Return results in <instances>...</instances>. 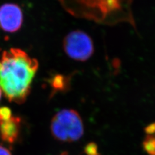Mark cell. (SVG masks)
<instances>
[{
    "label": "cell",
    "instance_id": "obj_1",
    "mask_svg": "<svg viewBox=\"0 0 155 155\" xmlns=\"http://www.w3.org/2000/svg\"><path fill=\"white\" fill-rule=\"evenodd\" d=\"M39 62L19 48L4 51L0 58V87L11 102L23 104L30 94Z\"/></svg>",
    "mask_w": 155,
    "mask_h": 155
},
{
    "label": "cell",
    "instance_id": "obj_2",
    "mask_svg": "<svg viewBox=\"0 0 155 155\" xmlns=\"http://www.w3.org/2000/svg\"><path fill=\"white\" fill-rule=\"evenodd\" d=\"M65 11L79 19L104 25L133 21L129 0H58Z\"/></svg>",
    "mask_w": 155,
    "mask_h": 155
},
{
    "label": "cell",
    "instance_id": "obj_3",
    "mask_svg": "<svg viewBox=\"0 0 155 155\" xmlns=\"http://www.w3.org/2000/svg\"><path fill=\"white\" fill-rule=\"evenodd\" d=\"M51 130L53 137L58 141L76 142L84 134L83 121L75 110L62 109L53 116Z\"/></svg>",
    "mask_w": 155,
    "mask_h": 155
},
{
    "label": "cell",
    "instance_id": "obj_4",
    "mask_svg": "<svg viewBox=\"0 0 155 155\" xmlns=\"http://www.w3.org/2000/svg\"><path fill=\"white\" fill-rule=\"evenodd\" d=\"M63 48L68 57L78 61L88 60L94 53L93 40L88 34L80 30L67 34L63 41Z\"/></svg>",
    "mask_w": 155,
    "mask_h": 155
},
{
    "label": "cell",
    "instance_id": "obj_5",
    "mask_svg": "<svg viewBox=\"0 0 155 155\" xmlns=\"http://www.w3.org/2000/svg\"><path fill=\"white\" fill-rule=\"evenodd\" d=\"M23 13L18 5L5 3L0 6V29L8 33L16 32L21 29Z\"/></svg>",
    "mask_w": 155,
    "mask_h": 155
},
{
    "label": "cell",
    "instance_id": "obj_6",
    "mask_svg": "<svg viewBox=\"0 0 155 155\" xmlns=\"http://www.w3.org/2000/svg\"><path fill=\"white\" fill-rule=\"evenodd\" d=\"M21 122L20 118L14 116L11 119L0 122V138L3 141L11 144L16 142L20 134Z\"/></svg>",
    "mask_w": 155,
    "mask_h": 155
},
{
    "label": "cell",
    "instance_id": "obj_7",
    "mask_svg": "<svg viewBox=\"0 0 155 155\" xmlns=\"http://www.w3.org/2000/svg\"><path fill=\"white\" fill-rule=\"evenodd\" d=\"M143 147L149 155H155V135L147 134L145 137L143 143Z\"/></svg>",
    "mask_w": 155,
    "mask_h": 155
},
{
    "label": "cell",
    "instance_id": "obj_8",
    "mask_svg": "<svg viewBox=\"0 0 155 155\" xmlns=\"http://www.w3.org/2000/svg\"><path fill=\"white\" fill-rule=\"evenodd\" d=\"M51 85L56 91H63L67 87V81L64 76L56 75L51 80Z\"/></svg>",
    "mask_w": 155,
    "mask_h": 155
},
{
    "label": "cell",
    "instance_id": "obj_9",
    "mask_svg": "<svg viewBox=\"0 0 155 155\" xmlns=\"http://www.w3.org/2000/svg\"><path fill=\"white\" fill-rule=\"evenodd\" d=\"M13 116L12 110L8 107H0V122H3L11 119Z\"/></svg>",
    "mask_w": 155,
    "mask_h": 155
},
{
    "label": "cell",
    "instance_id": "obj_10",
    "mask_svg": "<svg viewBox=\"0 0 155 155\" xmlns=\"http://www.w3.org/2000/svg\"><path fill=\"white\" fill-rule=\"evenodd\" d=\"M85 153L87 155H99L98 145L94 143L87 144L85 147Z\"/></svg>",
    "mask_w": 155,
    "mask_h": 155
},
{
    "label": "cell",
    "instance_id": "obj_11",
    "mask_svg": "<svg viewBox=\"0 0 155 155\" xmlns=\"http://www.w3.org/2000/svg\"><path fill=\"white\" fill-rule=\"evenodd\" d=\"M145 132L147 134H153L155 133V124L148 125L145 129Z\"/></svg>",
    "mask_w": 155,
    "mask_h": 155
},
{
    "label": "cell",
    "instance_id": "obj_12",
    "mask_svg": "<svg viewBox=\"0 0 155 155\" xmlns=\"http://www.w3.org/2000/svg\"><path fill=\"white\" fill-rule=\"evenodd\" d=\"M0 155H12L8 149L0 145Z\"/></svg>",
    "mask_w": 155,
    "mask_h": 155
},
{
    "label": "cell",
    "instance_id": "obj_13",
    "mask_svg": "<svg viewBox=\"0 0 155 155\" xmlns=\"http://www.w3.org/2000/svg\"><path fill=\"white\" fill-rule=\"evenodd\" d=\"M2 91L1 87H0V100H1V98H2Z\"/></svg>",
    "mask_w": 155,
    "mask_h": 155
},
{
    "label": "cell",
    "instance_id": "obj_14",
    "mask_svg": "<svg viewBox=\"0 0 155 155\" xmlns=\"http://www.w3.org/2000/svg\"><path fill=\"white\" fill-rule=\"evenodd\" d=\"M60 155H68V153L67 152H64V153H62Z\"/></svg>",
    "mask_w": 155,
    "mask_h": 155
}]
</instances>
